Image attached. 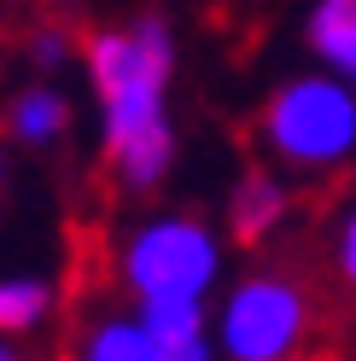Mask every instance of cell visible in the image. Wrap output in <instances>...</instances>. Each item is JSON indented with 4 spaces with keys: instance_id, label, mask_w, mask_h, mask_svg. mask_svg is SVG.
<instances>
[{
    "instance_id": "cell-7",
    "label": "cell",
    "mask_w": 356,
    "mask_h": 361,
    "mask_svg": "<svg viewBox=\"0 0 356 361\" xmlns=\"http://www.w3.org/2000/svg\"><path fill=\"white\" fill-rule=\"evenodd\" d=\"M141 321L158 338V350H182L193 338H205V298H141Z\"/></svg>"
},
{
    "instance_id": "cell-11",
    "label": "cell",
    "mask_w": 356,
    "mask_h": 361,
    "mask_svg": "<svg viewBox=\"0 0 356 361\" xmlns=\"http://www.w3.org/2000/svg\"><path fill=\"white\" fill-rule=\"evenodd\" d=\"M339 268H345V280L356 286V210L345 216V233H339Z\"/></svg>"
},
{
    "instance_id": "cell-15",
    "label": "cell",
    "mask_w": 356,
    "mask_h": 361,
    "mask_svg": "<svg viewBox=\"0 0 356 361\" xmlns=\"http://www.w3.org/2000/svg\"><path fill=\"white\" fill-rule=\"evenodd\" d=\"M0 175H6V157H0Z\"/></svg>"
},
{
    "instance_id": "cell-3",
    "label": "cell",
    "mask_w": 356,
    "mask_h": 361,
    "mask_svg": "<svg viewBox=\"0 0 356 361\" xmlns=\"http://www.w3.org/2000/svg\"><path fill=\"white\" fill-rule=\"evenodd\" d=\"M216 268H222L216 233L193 216L146 221L123 251V280L135 286V298H205Z\"/></svg>"
},
{
    "instance_id": "cell-9",
    "label": "cell",
    "mask_w": 356,
    "mask_h": 361,
    "mask_svg": "<svg viewBox=\"0 0 356 361\" xmlns=\"http://www.w3.org/2000/svg\"><path fill=\"white\" fill-rule=\"evenodd\" d=\"M82 361H164V350L146 332V321H105V326H94Z\"/></svg>"
},
{
    "instance_id": "cell-12",
    "label": "cell",
    "mask_w": 356,
    "mask_h": 361,
    "mask_svg": "<svg viewBox=\"0 0 356 361\" xmlns=\"http://www.w3.org/2000/svg\"><path fill=\"white\" fill-rule=\"evenodd\" d=\"M64 59V35H35V64H59Z\"/></svg>"
},
{
    "instance_id": "cell-5",
    "label": "cell",
    "mask_w": 356,
    "mask_h": 361,
    "mask_svg": "<svg viewBox=\"0 0 356 361\" xmlns=\"http://www.w3.org/2000/svg\"><path fill=\"white\" fill-rule=\"evenodd\" d=\"M309 47L356 87V0H321L309 18Z\"/></svg>"
},
{
    "instance_id": "cell-13",
    "label": "cell",
    "mask_w": 356,
    "mask_h": 361,
    "mask_svg": "<svg viewBox=\"0 0 356 361\" xmlns=\"http://www.w3.org/2000/svg\"><path fill=\"white\" fill-rule=\"evenodd\" d=\"M164 361H210V338H193V344H182V350H170Z\"/></svg>"
},
{
    "instance_id": "cell-8",
    "label": "cell",
    "mask_w": 356,
    "mask_h": 361,
    "mask_svg": "<svg viewBox=\"0 0 356 361\" xmlns=\"http://www.w3.org/2000/svg\"><path fill=\"white\" fill-rule=\"evenodd\" d=\"M6 123H12L18 140L47 146V140H59V134H64V123H71V105H64V94H53V87H30V94L12 99Z\"/></svg>"
},
{
    "instance_id": "cell-1",
    "label": "cell",
    "mask_w": 356,
    "mask_h": 361,
    "mask_svg": "<svg viewBox=\"0 0 356 361\" xmlns=\"http://www.w3.org/2000/svg\"><path fill=\"white\" fill-rule=\"evenodd\" d=\"M100 105H105V152L117 164L123 187H158L175 140L164 123V82H170V30L158 18H141L135 30H105L88 41Z\"/></svg>"
},
{
    "instance_id": "cell-4",
    "label": "cell",
    "mask_w": 356,
    "mask_h": 361,
    "mask_svg": "<svg viewBox=\"0 0 356 361\" xmlns=\"http://www.w3.org/2000/svg\"><path fill=\"white\" fill-rule=\"evenodd\" d=\"M309 326V298L286 274H251L222 309V350L234 361H286Z\"/></svg>"
},
{
    "instance_id": "cell-2",
    "label": "cell",
    "mask_w": 356,
    "mask_h": 361,
    "mask_svg": "<svg viewBox=\"0 0 356 361\" xmlns=\"http://www.w3.org/2000/svg\"><path fill=\"white\" fill-rule=\"evenodd\" d=\"M263 146L298 169L339 164L356 152V94L333 76L286 82L263 111Z\"/></svg>"
},
{
    "instance_id": "cell-6",
    "label": "cell",
    "mask_w": 356,
    "mask_h": 361,
    "mask_svg": "<svg viewBox=\"0 0 356 361\" xmlns=\"http://www.w3.org/2000/svg\"><path fill=\"white\" fill-rule=\"evenodd\" d=\"M280 210H286V192H280V180H269V175H246L239 180V192H234V210H228V221H234V239H246V245H257L263 233L280 221Z\"/></svg>"
},
{
    "instance_id": "cell-10",
    "label": "cell",
    "mask_w": 356,
    "mask_h": 361,
    "mask_svg": "<svg viewBox=\"0 0 356 361\" xmlns=\"http://www.w3.org/2000/svg\"><path fill=\"white\" fill-rule=\"evenodd\" d=\"M47 280H0V332H30L47 314Z\"/></svg>"
},
{
    "instance_id": "cell-14",
    "label": "cell",
    "mask_w": 356,
    "mask_h": 361,
    "mask_svg": "<svg viewBox=\"0 0 356 361\" xmlns=\"http://www.w3.org/2000/svg\"><path fill=\"white\" fill-rule=\"evenodd\" d=\"M0 361H18V350H12V344H0Z\"/></svg>"
}]
</instances>
